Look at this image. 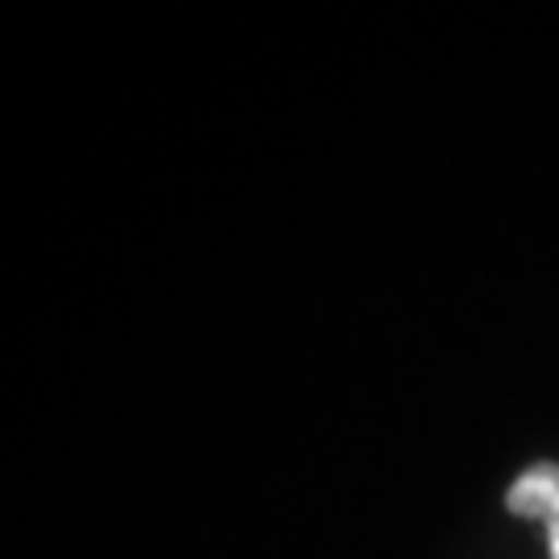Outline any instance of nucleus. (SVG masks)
Returning <instances> with one entry per match:
<instances>
[{
  "label": "nucleus",
  "mask_w": 559,
  "mask_h": 559,
  "mask_svg": "<svg viewBox=\"0 0 559 559\" xmlns=\"http://www.w3.org/2000/svg\"><path fill=\"white\" fill-rule=\"evenodd\" d=\"M510 510L519 519H535V522H559V464H535L526 468L514 485H510Z\"/></svg>",
  "instance_id": "1"
},
{
  "label": "nucleus",
  "mask_w": 559,
  "mask_h": 559,
  "mask_svg": "<svg viewBox=\"0 0 559 559\" xmlns=\"http://www.w3.org/2000/svg\"><path fill=\"white\" fill-rule=\"evenodd\" d=\"M551 559H559V522L551 526Z\"/></svg>",
  "instance_id": "2"
}]
</instances>
